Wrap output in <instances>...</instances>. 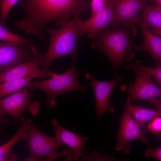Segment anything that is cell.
<instances>
[{"instance_id": "25", "label": "cell", "mask_w": 161, "mask_h": 161, "mask_svg": "<svg viewBox=\"0 0 161 161\" xmlns=\"http://www.w3.org/2000/svg\"><path fill=\"white\" fill-rule=\"evenodd\" d=\"M143 156L145 158L153 157L160 161L161 160V146L154 148H148L145 150Z\"/></svg>"}, {"instance_id": "5", "label": "cell", "mask_w": 161, "mask_h": 161, "mask_svg": "<svg viewBox=\"0 0 161 161\" xmlns=\"http://www.w3.org/2000/svg\"><path fill=\"white\" fill-rule=\"evenodd\" d=\"M27 134L28 148L30 152L27 161H53L60 157L67 155L70 149L58 154L60 148L65 145L56 136H47L40 131L32 123L28 126Z\"/></svg>"}, {"instance_id": "17", "label": "cell", "mask_w": 161, "mask_h": 161, "mask_svg": "<svg viewBox=\"0 0 161 161\" xmlns=\"http://www.w3.org/2000/svg\"><path fill=\"white\" fill-rule=\"evenodd\" d=\"M130 102L128 97L125 106L140 128L154 118L160 117L161 115V110L151 109L143 106L133 105Z\"/></svg>"}, {"instance_id": "14", "label": "cell", "mask_w": 161, "mask_h": 161, "mask_svg": "<svg viewBox=\"0 0 161 161\" xmlns=\"http://www.w3.org/2000/svg\"><path fill=\"white\" fill-rule=\"evenodd\" d=\"M51 122L53 126L52 131L56 134L55 136L61 141L69 147L72 151L74 160L85 156L83 146L85 143L89 139L88 137L80 136L65 129L61 126L55 118L52 119Z\"/></svg>"}, {"instance_id": "20", "label": "cell", "mask_w": 161, "mask_h": 161, "mask_svg": "<svg viewBox=\"0 0 161 161\" xmlns=\"http://www.w3.org/2000/svg\"><path fill=\"white\" fill-rule=\"evenodd\" d=\"M0 40L4 42L32 44V39H28L9 31L0 22Z\"/></svg>"}, {"instance_id": "18", "label": "cell", "mask_w": 161, "mask_h": 161, "mask_svg": "<svg viewBox=\"0 0 161 161\" xmlns=\"http://www.w3.org/2000/svg\"><path fill=\"white\" fill-rule=\"evenodd\" d=\"M35 78L28 76L0 83V99L22 89Z\"/></svg>"}, {"instance_id": "30", "label": "cell", "mask_w": 161, "mask_h": 161, "mask_svg": "<svg viewBox=\"0 0 161 161\" xmlns=\"http://www.w3.org/2000/svg\"><path fill=\"white\" fill-rule=\"evenodd\" d=\"M1 142V140H0V142Z\"/></svg>"}, {"instance_id": "15", "label": "cell", "mask_w": 161, "mask_h": 161, "mask_svg": "<svg viewBox=\"0 0 161 161\" xmlns=\"http://www.w3.org/2000/svg\"><path fill=\"white\" fill-rule=\"evenodd\" d=\"M142 29L143 41L135 47L136 51L143 50L149 53L154 59L156 67L161 66V38L151 33L150 28L140 24Z\"/></svg>"}, {"instance_id": "13", "label": "cell", "mask_w": 161, "mask_h": 161, "mask_svg": "<svg viewBox=\"0 0 161 161\" xmlns=\"http://www.w3.org/2000/svg\"><path fill=\"white\" fill-rule=\"evenodd\" d=\"M85 75L86 79L90 81L93 87L95 100L96 114L98 119L100 120L106 112H114L109 105L110 95L115 86L123 81V78L119 77L113 80L102 81L95 80L94 76L92 74L86 73Z\"/></svg>"}, {"instance_id": "16", "label": "cell", "mask_w": 161, "mask_h": 161, "mask_svg": "<svg viewBox=\"0 0 161 161\" xmlns=\"http://www.w3.org/2000/svg\"><path fill=\"white\" fill-rule=\"evenodd\" d=\"M140 13L137 23L148 28L150 27L161 28V7L154 4L150 0H146Z\"/></svg>"}, {"instance_id": "1", "label": "cell", "mask_w": 161, "mask_h": 161, "mask_svg": "<svg viewBox=\"0 0 161 161\" xmlns=\"http://www.w3.org/2000/svg\"><path fill=\"white\" fill-rule=\"evenodd\" d=\"M89 7L88 0H23L21 8L25 17L15 25L43 40L47 24L54 22L56 25L61 26Z\"/></svg>"}, {"instance_id": "19", "label": "cell", "mask_w": 161, "mask_h": 161, "mask_svg": "<svg viewBox=\"0 0 161 161\" xmlns=\"http://www.w3.org/2000/svg\"><path fill=\"white\" fill-rule=\"evenodd\" d=\"M126 69H138L149 74L157 82L160 87L161 86V66L151 67L141 64L137 60L133 63L127 65Z\"/></svg>"}, {"instance_id": "6", "label": "cell", "mask_w": 161, "mask_h": 161, "mask_svg": "<svg viewBox=\"0 0 161 161\" xmlns=\"http://www.w3.org/2000/svg\"><path fill=\"white\" fill-rule=\"evenodd\" d=\"M33 57L30 60L20 63L0 74V83L28 77L34 76L42 78H52L58 74L49 69H41L43 65L44 55L36 48L31 46Z\"/></svg>"}, {"instance_id": "7", "label": "cell", "mask_w": 161, "mask_h": 161, "mask_svg": "<svg viewBox=\"0 0 161 161\" xmlns=\"http://www.w3.org/2000/svg\"><path fill=\"white\" fill-rule=\"evenodd\" d=\"M32 92L25 86L0 100V110L4 114L11 116L15 122L26 110L36 116L39 110L40 103L31 100Z\"/></svg>"}, {"instance_id": "10", "label": "cell", "mask_w": 161, "mask_h": 161, "mask_svg": "<svg viewBox=\"0 0 161 161\" xmlns=\"http://www.w3.org/2000/svg\"><path fill=\"white\" fill-rule=\"evenodd\" d=\"M32 44L0 42V74L16 65L31 60Z\"/></svg>"}, {"instance_id": "21", "label": "cell", "mask_w": 161, "mask_h": 161, "mask_svg": "<svg viewBox=\"0 0 161 161\" xmlns=\"http://www.w3.org/2000/svg\"><path fill=\"white\" fill-rule=\"evenodd\" d=\"M19 0H0V22L4 26L12 8Z\"/></svg>"}, {"instance_id": "3", "label": "cell", "mask_w": 161, "mask_h": 161, "mask_svg": "<svg viewBox=\"0 0 161 161\" xmlns=\"http://www.w3.org/2000/svg\"><path fill=\"white\" fill-rule=\"evenodd\" d=\"M81 13L75 15L59 29L47 28L50 35V44L47 52L44 55L43 69H49L54 61L63 56L69 55L72 59L78 56L77 41L79 37L84 35L78 24Z\"/></svg>"}, {"instance_id": "2", "label": "cell", "mask_w": 161, "mask_h": 161, "mask_svg": "<svg viewBox=\"0 0 161 161\" xmlns=\"http://www.w3.org/2000/svg\"><path fill=\"white\" fill-rule=\"evenodd\" d=\"M92 44L93 49L104 54L110 62L116 78L123 62L131 61L135 54L132 51L133 42L126 28L116 30L106 29L95 38Z\"/></svg>"}, {"instance_id": "9", "label": "cell", "mask_w": 161, "mask_h": 161, "mask_svg": "<svg viewBox=\"0 0 161 161\" xmlns=\"http://www.w3.org/2000/svg\"><path fill=\"white\" fill-rule=\"evenodd\" d=\"M110 0L113 4L115 14L113 28L116 29L123 25L131 29L133 35H137L138 30L135 25L139 18L140 12L146 0Z\"/></svg>"}, {"instance_id": "4", "label": "cell", "mask_w": 161, "mask_h": 161, "mask_svg": "<svg viewBox=\"0 0 161 161\" xmlns=\"http://www.w3.org/2000/svg\"><path fill=\"white\" fill-rule=\"evenodd\" d=\"M72 59V65L63 74H58L56 76L47 80H31L26 86L32 92L39 90L47 95L48 98L45 104L48 109L57 105L58 102L55 98L58 96L73 92H82L92 86L91 83L86 86H83L80 84L78 77L81 73L76 69V58Z\"/></svg>"}, {"instance_id": "22", "label": "cell", "mask_w": 161, "mask_h": 161, "mask_svg": "<svg viewBox=\"0 0 161 161\" xmlns=\"http://www.w3.org/2000/svg\"><path fill=\"white\" fill-rule=\"evenodd\" d=\"M147 129L149 132L154 134L160 138L161 132L160 117H156L151 120L147 126Z\"/></svg>"}, {"instance_id": "11", "label": "cell", "mask_w": 161, "mask_h": 161, "mask_svg": "<svg viewBox=\"0 0 161 161\" xmlns=\"http://www.w3.org/2000/svg\"><path fill=\"white\" fill-rule=\"evenodd\" d=\"M133 70L136 75L134 83L129 86L123 85L120 87L123 92L129 93L130 102L161 98V87L154 83L149 74L138 69Z\"/></svg>"}, {"instance_id": "26", "label": "cell", "mask_w": 161, "mask_h": 161, "mask_svg": "<svg viewBox=\"0 0 161 161\" xmlns=\"http://www.w3.org/2000/svg\"><path fill=\"white\" fill-rule=\"evenodd\" d=\"M150 100V102L157 108V109L161 111V100H157V98H153Z\"/></svg>"}, {"instance_id": "23", "label": "cell", "mask_w": 161, "mask_h": 161, "mask_svg": "<svg viewBox=\"0 0 161 161\" xmlns=\"http://www.w3.org/2000/svg\"><path fill=\"white\" fill-rule=\"evenodd\" d=\"M83 161H115L113 157L100 154L96 151H94L89 155L84 156Z\"/></svg>"}, {"instance_id": "24", "label": "cell", "mask_w": 161, "mask_h": 161, "mask_svg": "<svg viewBox=\"0 0 161 161\" xmlns=\"http://www.w3.org/2000/svg\"><path fill=\"white\" fill-rule=\"evenodd\" d=\"M106 0H91L90 4L91 10L90 18L94 17L99 13L104 8Z\"/></svg>"}, {"instance_id": "8", "label": "cell", "mask_w": 161, "mask_h": 161, "mask_svg": "<svg viewBox=\"0 0 161 161\" xmlns=\"http://www.w3.org/2000/svg\"><path fill=\"white\" fill-rule=\"evenodd\" d=\"M119 132L117 137V144L115 146L118 151L123 150L124 153L129 155L131 151L129 143L133 140L142 141L147 145H150L145 134L149 132L147 129H141L129 112L126 106L120 118Z\"/></svg>"}, {"instance_id": "28", "label": "cell", "mask_w": 161, "mask_h": 161, "mask_svg": "<svg viewBox=\"0 0 161 161\" xmlns=\"http://www.w3.org/2000/svg\"><path fill=\"white\" fill-rule=\"evenodd\" d=\"M150 32L152 33L155 34L159 36H161V28L152 27L151 29H149Z\"/></svg>"}, {"instance_id": "29", "label": "cell", "mask_w": 161, "mask_h": 161, "mask_svg": "<svg viewBox=\"0 0 161 161\" xmlns=\"http://www.w3.org/2000/svg\"><path fill=\"white\" fill-rule=\"evenodd\" d=\"M156 5L161 7V0H150Z\"/></svg>"}, {"instance_id": "12", "label": "cell", "mask_w": 161, "mask_h": 161, "mask_svg": "<svg viewBox=\"0 0 161 161\" xmlns=\"http://www.w3.org/2000/svg\"><path fill=\"white\" fill-rule=\"evenodd\" d=\"M115 20L113 4L110 0H106L104 8L99 13L86 20H82L80 18L78 24L83 33L93 39L103 30L113 25Z\"/></svg>"}, {"instance_id": "27", "label": "cell", "mask_w": 161, "mask_h": 161, "mask_svg": "<svg viewBox=\"0 0 161 161\" xmlns=\"http://www.w3.org/2000/svg\"><path fill=\"white\" fill-rule=\"evenodd\" d=\"M10 122L9 120L5 117L4 113L0 110V131H1L2 125Z\"/></svg>"}]
</instances>
